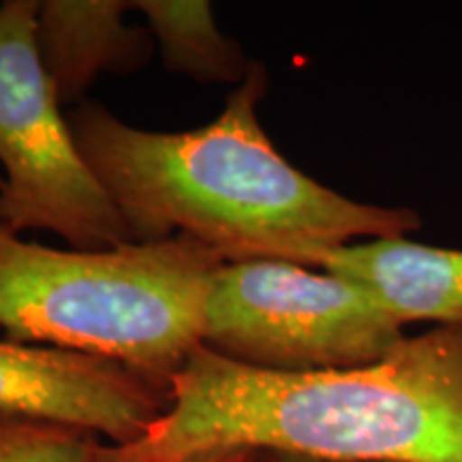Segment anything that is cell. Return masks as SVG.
Segmentation results:
<instances>
[{"mask_svg": "<svg viewBox=\"0 0 462 462\" xmlns=\"http://www.w3.org/2000/svg\"><path fill=\"white\" fill-rule=\"evenodd\" d=\"M265 92L268 71L253 62L221 116L198 129H137L97 101L79 103L69 126L135 242L189 236L225 263L321 268L351 240L404 238L420 227L409 208L354 201L289 163L257 118Z\"/></svg>", "mask_w": 462, "mask_h": 462, "instance_id": "cell-1", "label": "cell"}, {"mask_svg": "<svg viewBox=\"0 0 462 462\" xmlns=\"http://www.w3.org/2000/svg\"><path fill=\"white\" fill-rule=\"evenodd\" d=\"M212 449L462 462V323L404 337L383 360L340 371H263L199 345L146 435L103 443L95 462H167Z\"/></svg>", "mask_w": 462, "mask_h": 462, "instance_id": "cell-2", "label": "cell"}, {"mask_svg": "<svg viewBox=\"0 0 462 462\" xmlns=\"http://www.w3.org/2000/svg\"><path fill=\"white\" fill-rule=\"evenodd\" d=\"M223 263L189 236L60 251L0 227V328L14 343L109 357L170 392L204 343L206 300Z\"/></svg>", "mask_w": 462, "mask_h": 462, "instance_id": "cell-3", "label": "cell"}, {"mask_svg": "<svg viewBox=\"0 0 462 462\" xmlns=\"http://www.w3.org/2000/svg\"><path fill=\"white\" fill-rule=\"evenodd\" d=\"M402 338V323L356 282L255 259L221 265L201 345L263 371L313 373L368 366Z\"/></svg>", "mask_w": 462, "mask_h": 462, "instance_id": "cell-4", "label": "cell"}, {"mask_svg": "<svg viewBox=\"0 0 462 462\" xmlns=\"http://www.w3.org/2000/svg\"><path fill=\"white\" fill-rule=\"evenodd\" d=\"M37 0L0 5V227L43 229L75 251L133 245L86 163L37 50Z\"/></svg>", "mask_w": 462, "mask_h": 462, "instance_id": "cell-5", "label": "cell"}, {"mask_svg": "<svg viewBox=\"0 0 462 462\" xmlns=\"http://www.w3.org/2000/svg\"><path fill=\"white\" fill-rule=\"evenodd\" d=\"M170 392L109 357L0 340V413L75 426L129 446L165 413Z\"/></svg>", "mask_w": 462, "mask_h": 462, "instance_id": "cell-6", "label": "cell"}, {"mask_svg": "<svg viewBox=\"0 0 462 462\" xmlns=\"http://www.w3.org/2000/svg\"><path fill=\"white\" fill-rule=\"evenodd\" d=\"M126 0H45L37 11V50L58 101L84 103L101 73L146 65L154 37L125 24Z\"/></svg>", "mask_w": 462, "mask_h": 462, "instance_id": "cell-7", "label": "cell"}, {"mask_svg": "<svg viewBox=\"0 0 462 462\" xmlns=\"http://www.w3.org/2000/svg\"><path fill=\"white\" fill-rule=\"evenodd\" d=\"M321 268L366 289L402 326L462 323V251L377 238L337 248Z\"/></svg>", "mask_w": 462, "mask_h": 462, "instance_id": "cell-8", "label": "cell"}, {"mask_svg": "<svg viewBox=\"0 0 462 462\" xmlns=\"http://www.w3.org/2000/svg\"><path fill=\"white\" fill-rule=\"evenodd\" d=\"M133 9L142 11L148 31L159 43L170 71L206 84L245 82L248 62L234 39L218 31L215 11L206 0H140Z\"/></svg>", "mask_w": 462, "mask_h": 462, "instance_id": "cell-9", "label": "cell"}, {"mask_svg": "<svg viewBox=\"0 0 462 462\" xmlns=\"http://www.w3.org/2000/svg\"><path fill=\"white\" fill-rule=\"evenodd\" d=\"M103 443L75 426L0 413V462H95Z\"/></svg>", "mask_w": 462, "mask_h": 462, "instance_id": "cell-10", "label": "cell"}, {"mask_svg": "<svg viewBox=\"0 0 462 462\" xmlns=\"http://www.w3.org/2000/svg\"><path fill=\"white\" fill-rule=\"evenodd\" d=\"M167 462H257L255 449H212V452L189 454Z\"/></svg>", "mask_w": 462, "mask_h": 462, "instance_id": "cell-11", "label": "cell"}, {"mask_svg": "<svg viewBox=\"0 0 462 462\" xmlns=\"http://www.w3.org/2000/svg\"><path fill=\"white\" fill-rule=\"evenodd\" d=\"M257 462H332V460H319V458H309V456L281 454V452H257Z\"/></svg>", "mask_w": 462, "mask_h": 462, "instance_id": "cell-12", "label": "cell"}, {"mask_svg": "<svg viewBox=\"0 0 462 462\" xmlns=\"http://www.w3.org/2000/svg\"><path fill=\"white\" fill-rule=\"evenodd\" d=\"M0 180H3V178H0Z\"/></svg>", "mask_w": 462, "mask_h": 462, "instance_id": "cell-13", "label": "cell"}]
</instances>
